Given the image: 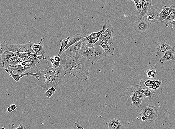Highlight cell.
Listing matches in <instances>:
<instances>
[{"label":"cell","mask_w":175,"mask_h":129,"mask_svg":"<svg viewBox=\"0 0 175 129\" xmlns=\"http://www.w3.org/2000/svg\"><path fill=\"white\" fill-rule=\"evenodd\" d=\"M60 56L61 59L60 67L81 81L88 79L92 65L89 59L79 53H74L69 48Z\"/></svg>","instance_id":"cell-1"},{"label":"cell","mask_w":175,"mask_h":129,"mask_svg":"<svg viewBox=\"0 0 175 129\" xmlns=\"http://www.w3.org/2000/svg\"><path fill=\"white\" fill-rule=\"evenodd\" d=\"M38 73L40 75L37 84L47 90L56 86L59 81L68 73L60 67L55 68L50 66L44 71L40 70Z\"/></svg>","instance_id":"cell-2"},{"label":"cell","mask_w":175,"mask_h":129,"mask_svg":"<svg viewBox=\"0 0 175 129\" xmlns=\"http://www.w3.org/2000/svg\"><path fill=\"white\" fill-rule=\"evenodd\" d=\"M104 25L107 27V29L101 34L99 40L107 42L109 45H112L113 39L114 27L109 22V20L104 21Z\"/></svg>","instance_id":"cell-3"},{"label":"cell","mask_w":175,"mask_h":129,"mask_svg":"<svg viewBox=\"0 0 175 129\" xmlns=\"http://www.w3.org/2000/svg\"><path fill=\"white\" fill-rule=\"evenodd\" d=\"M145 116L146 122H152L156 120L158 116V111L156 107L153 105L143 107L140 114V116Z\"/></svg>","instance_id":"cell-4"},{"label":"cell","mask_w":175,"mask_h":129,"mask_svg":"<svg viewBox=\"0 0 175 129\" xmlns=\"http://www.w3.org/2000/svg\"><path fill=\"white\" fill-rule=\"evenodd\" d=\"M33 43L30 42L29 43L25 44H16V45H7V52L12 51L20 52V53H27L37 54L32 49V46Z\"/></svg>","instance_id":"cell-5"},{"label":"cell","mask_w":175,"mask_h":129,"mask_svg":"<svg viewBox=\"0 0 175 129\" xmlns=\"http://www.w3.org/2000/svg\"><path fill=\"white\" fill-rule=\"evenodd\" d=\"M107 29V27L105 25L103 26L102 30L99 32H92L90 35L86 36L83 39V43L86 44L89 47H93L95 46L96 42L99 40L100 37L103 32Z\"/></svg>","instance_id":"cell-6"},{"label":"cell","mask_w":175,"mask_h":129,"mask_svg":"<svg viewBox=\"0 0 175 129\" xmlns=\"http://www.w3.org/2000/svg\"><path fill=\"white\" fill-rule=\"evenodd\" d=\"M151 24L143 18H139L136 19L134 23V30L137 33L141 35L149 28Z\"/></svg>","instance_id":"cell-7"},{"label":"cell","mask_w":175,"mask_h":129,"mask_svg":"<svg viewBox=\"0 0 175 129\" xmlns=\"http://www.w3.org/2000/svg\"><path fill=\"white\" fill-rule=\"evenodd\" d=\"M105 52L102 47L99 45H95L94 46V51L89 59L91 64L93 65L104 57H106Z\"/></svg>","instance_id":"cell-8"},{"label":"cell","mask_w":175,"mask_h":129,"mask_svg":"<svg viewBox=\"0 0 175 129\" xmlns=\"http://www.w3.org/2000/svg\"><path fill=\"white\" fill-rule=\"evenodd\" d=\"M159 14L158 11L153 6L145 14L143 19L152 24L158 22Z\"/></svg>","instance_id":"cell-9"},{"label":"cell","mask_w":175,"mask_h":129,"mask_svg":"<svg viewBox=\"0 0 175 129\" xmlns=\"http://www.w3.org/2000/svg\"><path fill=\"white\" fill-rule=\"evenodd\" d=\"M5 70L6 72L8 73V75H9V76H10L13 79L17 81V82H19L21 78H22L26 76H34V77H35L36 78V79L38 80L39 75H40L39 73H31L30 71L23 73V74L22 75H16L13 73L12 70L9 67L7 68V69H5Z\"/></svg>","instance_id":"cell-10"},{"label":"cell","mask_w":175,"mask_h":129,"mask_svg":"<svg viewBox=\"0 0 175 129\" xmlns=\"http://www.w3.org/2000/svg\"><path fill=\"white\" fill-rule=\"evenodd\" d=\"M172 50V46L166 42H162L157 46L155 49V55L157 56L162 57L167 50Z\"/></svg>","instance_id":"cell-11"},{"label":"cell","mask_w":175,"mask_h":129,"mask_svg":"<svg viewBox=\"0 0 175 129\" xmlns=\"http://www.w3.org/2000/svg\"><path fill=\"white\" fill-rule=\"evenodd\" d=\"M43 40L44 38H42L40 41H37L33 42L32 46V49L35 53L42 56H44L45 53L43 43H42Z\"/></svg>","instance_id":"cell-12"},{"label":"cell","mask_w":175,"mask_h":129,"mask_svg":"<svg viewBox=\"0 0 175 129\" xmlns=\"http://www.w3.org/2000/svg\"><path fill=\"white\" fill-rule=\"evenodd\" d=\"M94 51V47H91V48L89 47L83 42L81 50L78 53L85 58L89 59L90 57L92 55Z\"/></svg>","instance_id":"cell-13"},{"label":"cell","mask_w":175,"mask_h":129,"mask_svg":"<svg viewBox=\"0 0 175 129\" xmlns=\"http://www.w3.org/2000/svg\"><path fill=\"white\" fill-rule=\"evenodd\" d=\"M95 45H99L102 47L104 51L105 52L106 55H111V56H113L114 55L115 48L111 46L107 42L99 40L96 42Z\"/></svg>","instance_id":"cell-14"},{"label":"cell","mask_w":175,"mask_h":129,"mask_svg":"<svg viewBox=\"0 0 175 129\" xmlns=\"http://www.w3.org/2000/svg\"><path fill=\"white\" fill-rule=\"evenodd\" d=\"M127 104L135 108L139 107L143 99L134 97L129 93H127Z\"/></svg>","instance_id":"cell-15"},{"label":"cell","mask_w":175,"mask_h":129,"mask_svg":"<svg viewBox=\"0 0 175 129\" xmlns=\"http://www.w3.org/2000/svg\"><path fill=\"white\" fill-rule=\"evenodd\" d=\"M163 10L159 14V19L158 22H161L166 19L172 11L175 10V5L171 6L169 7H167L164 5H162Z\"/></svg>","instance_id":"cell-16"},{"label":"cell","mask_w":175,"mask_h":129,"mask_svg":"<svg viewBox=\"0 0 175 129\" xmlns=\"http://www.w3.org/2000/svg\"><path fill=\"white\" fill-rule=\"evenodd\" d=\"M108 129H122V122L120 120L112 118L106 122Z\"/></svg>","instance_id":"cell-17"},{"label":"cell","mask_w":175,"mask_h":129,"mask_svg":"<svg viewBox=\"0 0 175 129\" xmlns=\"http://www.w3.org/2000/svg\"><path fill=\"white\" fill-rule=\"evenodd\" d=\"M139 84L141 86L142 89L139 90L142 93L144 94L145 97H153L155 95V93L153 92L151 90L149 89L145 85L144 80L141 79L139 82Z\"/></svg>","instance_id":"cell-18"},{"label":"cell","mask_w":175,"mask_h":129,"mask_svg":"<svg viewBox=\"0 0 175 129\" xmlns=\"http://www.w3.org/2000/svg\"><path fill=\"white\" fill-rule=\"evenodd\" d=\"M86 36L83 35L82 34H76V35L74 36L71 39V40H70L67 45V46L65 47L64 49L63 50V52H62V53L60 55H61L63 52L65 51V50H66L67 49L69 48L70 46H71L72 45H73L74 44L76 43L77 42L79 41L80 40H82Z\"/></svg>","instance_id":"cell-19"},{"label":"cell","mask_w":175,"mask_h":129,"mask_svg":"<svg viewBox=\"0 0 175 129\" xmlns=\"http://www.w3.org/2000/svg\"><path fill=\"white\" fill-rule=\"evenodd\" d=\"M175 51L173 50H170L167 51L164 55L161 57L160 60L161 63H164L169 60H174V55Z\"/></svg>","instance_id":"cell-20"},{"label":"cell","mask_w":175,"mask_h":129,"mask_svg":"<svg viewBox=\"0 0 175 129\" xmlns=\"http://www.w3.org/2000/svg\"><path fill=\"white\" fill-rule=\"evenodd\" d=\"M9 68H10L12 70L13 73L16 75H22L27 71L26 66H23L21 64H18L14 66H11Z\"/></svg>","instance_id":"cell-21"},{"label":"cell","mask_w":175,"mask_h":129,"mask_svg":"<svg viewBox=\"0 0 175 129\" xmlns=\"http://www.w3.org/2000/svg\"><path fill=\"white\" fill-rule=\"evenodd\" d=\"M152 0H146L142 8V13L141 16H139V18H143L144 16L146 13L153 7L152 5Z\"/></svg>","instance_id":"cell-22"},{"label":"cell","mask_w":175,"mask_h":129,"mask_svg":"<svg viewBox=\"0 0 175 129\" xmlns=\"http://www.w3.org/2000/svg\"><path fill=\"white\" fill-rule=\"evenodd\" d=\"M16 56V53L15 52L5 51L3 52V53L1 55V64H2L5 61L9 59Z\"/></svg>","instance_id":"cell-23"},{"label":"cell","mask_w":175,"mask_h":129,"mask_svg":"<svg viewBox=\"0 0 175 129\" xmlns=\"http://www.w3.org/2000/svg\"><path fill=\"white\" fill-rule=\"evenodd\" d=\"M17 64L18 63L16 61L15 56H14L6 60L1 65L2 67L5 69H7L10 66H14Z\"/></svg>","instance_id":"cell-24"},{"label":"cell","mask_w":175,"mask_h":129,"mask_svg":"<svg viewBox=\"0 0 175 129\" xmlns=\"http://www.w3.org/2000/svg\"><path fill=\"white\" fill-rule=\"evenodd\" d=\"M145 76L146 77L148 78L155 79L157 76V73L156 69L154 66H151L150 67L148 70H147L145 73Z\"/></svg>","instance_id":"cell-25"},{"label":"cell","mask_w":175,"mask_h":129,"mask_svg":"<svg viewBox=\"0 0 175 129\" xmlns=\"http://www.w3.org/2000/svg\"><path fill=\"white\" fill-rule=\"evenodd\" d=\"M162 84L161 80L160 79L157 80H152L150 81L149 89L152 91H154L158 89Z\"/></svg>","instance_id":"cell-26"},{"label":"cell","mask_w":175,"mask_h":129,"mask_svg":"<svg viewBox=\"0 0 175 129\" xmlns=\"http://www.w3.org/2000/svg\"><path fill=\"white\" fill-rule=\"evenodd\" d=\"M83 42L82 40H80L76 43L70 46L69 49L71 52L75 53H78L81 50Z\"/></svg>","instance_id":"cell-27"},{"label":"cell","mask_w":175,"mask_h":129,"mask_svg":"<svg viewBox=\"0 0 175 129\" xmlns=\"http://www.w3.org/2000/svg\"><path fill=\"white\" fill-rule=\"evenodd\" d=\"M70 38H71V37L68 36L67 38H65L64 40H60V42L61 43V47H60V51L59 52L58 55H57L58 56H60L62 52L67 45L69 40Z\"/></svg>","instance_id":"cell-28"},{"label":"cell","mask_w":175,"mask_h":129,"mask_svg":"<svg viewBox=\"0 0 175 129\" xmlns=\"http://www.w3.org/2000/svg\"><path fill=\"white\" fill-rule=\"evenodd\" d=\"M175 21V10L172 11L166 19L161 22L166 25L169 22H173V21Z\"/></svg>","instance_id":"cell-29"},{"label":"cell","mask_w":175,"mask_h":129,"mask_svg":"<svg viewBox=\"0 0 175 129\" xmlns=\"http://www.w3.org/2000/svg\"><path fill=\"white\" fill-rule=\"evenodd\" d=\"M40 60L30 59L29 61L27 62V65L26 66V69L27 71L30 70L31 68L34 66L37 63H40Z\"/></svg>","instance_id":"cell-30"},{"label":"cell","mask_w":175,"mask_h":129,"mask_svg":"<svg viewBox=\"0 0 175 129\" xmlns=\"http://www.w3.org/2000/svg\"><path fill=\"white\" fill-rule=\"evenodd\" d=\"M133 1L136 7L139 14V16H141L143 8L141 1L140 0H133Z\"/></svg>","instance_id":"cell-31"},{"label":"cell","mask_w":175,"mask_h":129,"mask_svg":"<svg viewBox=\"0 0 175 129\" xmlns=\"http://www.w3.org/2000/svg\"><path fill=\"white\" fill-rule=\"evenodd\" d=\"M28 57L30 59H34L39 60L40 59L46 60V59L45 56H42V55L37 54L30 53Z\"/></svg>","instance_id":"cell-32"},{"label":"cell","mask_w":175,"mask_h":129,"mask_svg":"<svg viewBox=\"0 0 175 129\" xmlns=\"http://www.w3.org/2000/svg\"><path fill=\"white\" fill-rule=\"evenodd\" d=\"M57 91L56 89L53 87H50L48 90H47L46 92H45L46 95L48 98L51 97Z\"/></svg>","instance_id":"cell-33"},{"label":"cell","mask_w":175,"mask_h":129,"mask_svg":"<svg viewBox=\"0 0 175 129\" xmlns=\"http://www.w3.org/2000/svg\"><path fill=\"white\" fill-rule=\"evenodd\" d=\"M0 48L1 49V52H0V54H1V55L2 54L3 52L5 51L7 52L8 46L7 44H6V42L5 41L1 44Z\"/></svg>","instance_id":"cell-34"},{"label":"cell","mask_w":175,"mask_h":129,"mask_svg":"<svg viewBox=\"0 0 175 129\" xmlns=\"http://www.w3.org/2000/svg\"><path fill=\"white\" fill-rule=\"evenodd\" d=\"M50 61L52 65V66L54 68H57L60 67V63L56 61L53 58L51 57L50 59Z\"/></svg>","instance_id":"cell-35"},{"label":"cell","mask_w":175,"mask_h":129,"mask_svg":"<svg viewBox=\"0 0 175 129\" xmlns=\"http://www.w3.org/2000/svg\"><path fill=\"white\" fill-rule=\"evenodd\" d=\"M15 59L17 63L19 64H21L22 63V62L23 61V60L22 58L19 56H16Z\"/></svg>","instance_id":"cell-36"},{"label":"cell","mask_w":175,"mask_h":129,"mask_svg":"<svg viewBox=\"0 0 175 129\" xmlns=\"http://www.w3.org/2000/svg\"><path fill=\"white\" fill-rule=\"evenodd\" d=\"M152 79H149L147 80L146 81H144V84L145 85L146 87H147L149 89V85H150V81H151Z\"/></svg>","instance_id":"cell-37"},{"label":"cell","mask_w":175,"mask_h":129,"mask_svg":"<svg viewBox=\"0 0 175 129\" xmlns=\"http://www.w3.org/2000/svg\"><path fill=\"white\" fill-rule=\"evenodd\" d=\"M74 125L75 127H77V128H78V129H84L81 125L78 123L77 122H75Z\"/></svg>","instance_id":"cell-38"},{"label":"cell","mask_w":175,"mask_h":129,"mask_svg":"<svg viewBox=\"0 0 175 129\" xmlns=\"http://www.w3.org/2000/svg\"><path fill=\"white\" fill-rule=\"evenodd\" d=\"M53 58L56 61L59 62V63H60V60H61V59H60V57L58 56V55L55 56Z\"/></svg>","instance_id":"cell-39"},{"label":"cell","mask_w":175,"mask_h":129,"mask_svg":"<svg viewBox=\"0 0 175 129\" xmlns=\"http://www.w3.org/2000/svg\"><path fill=\"white\" fill-rule=\"evenodd\" d=\"M169 24H171V25H172V28H175V21L169 22L168 24H166V25Z\"/></svg>","instance_id":"cell-40"},{"label":"cell","mask_w":175,"mask_h":129,"mask_svg":"<svg viewBox=\"0 0 175 129\" xmlns=\"http://www.w3.org/2000/svg\"><path fill=\"white\" fill-rule=\"evenodd\" d=\"M10 107L11 108L13 111L15 110L17 108V106H16L15 104H11Z\"/></svg>","instance_id":"cell-41"},{"label":"cell","mask_w":175,"mask_h":129,"mask_svg":"<svg viewBox=\"0 0 175 129\" xmlns=\"http://www.w3.org/2000/svg\"><path fill=\"white\" fill-rule=\"evenodd\" d=\"M22 58L23 60V61L26 62H28L30 60V59L29 58V57L28 56L23 57H22Z\"/></svg>","instance_id":"cell-42"},{"label":"cell","mask_w":175,"mask_h":129,"mask_svg":"<svg viewBox=\"0 0 175 129\" xmlns=\"http://www.w3.org/2000/svg\"><path fill=\"white\" fill-rule=\"evenodd\" d=\"M140 120L146 122V118L145 116H142L140 117Z\"/></svg>","instance_id":"cell-43"},{"label":"cell","mask_w":175,"mask_h":129,"mask_svg":"<svg viewBox=\"0 0 175 129\" xmlns=\"http://www.w3.org/2000/svg\"><path fill=\"white\" fill-rule=\"evenodd\" d=\"M7 111L9 113H11L13 111V110L10 107H9L8 108Z\"/></svg>","instance_id":"cell-44"},{"label":"cell","mask_w":175,"mask_h":129,"mask_svg":"<svg viewBox=\"0 0 175 129\" xmlns=\"http://www.w3.org/2000/svg\"><path fill=\"white\" fill-rule=\"evenodd\" d=\"M21 64H22L23 66H26V65H27V62L23 61L22 62V63H21Z\"/></svg>","instance_id":"cell-45"},{"label":"cell","mask_w":175,"mask_h":129,"mask_svg":"<svg viewBox=\"0 0 175 129\" xmlns=\"http://www.w3.org/2000/svg\"><path fill=\"white\" fill-rule=\"evenodd\" d=\"M23 126V125L20 124L19 126V127L15 129H22Z\"/></svg>","instance_id":"cell-46"},{"label":"cell","mask_w":175,"mask_h":129,"mask_svg":"<svg viewBox=\"0 0 175 129\" xmlns=\"http://www.w3.org/2000/svg\"><path fill=\"white\" fill-rule=\"evenodd\" d=\"M146 1V0H141V3L142 4V6H143L144 4Z\"/></svg>","instance_id":"cell-47"},{"label":"cell","mask_w":175,"mask_h":129,"mask_svg":"<svg viewBox=\"0 0 175 129\" xmlns=\"http://www.w3.org/2000/svg\"><path fill=\"white\" fill-rule=\"evenodd\" d=\"M172 50H174L175 51V45L172 46Z\"/></svg>","instance_id":"cell-48"},{"label":"cell","mask_w":175,"mask_h":129,"mask_svg":"<svg viewBox=\"0 0 175 129\" xmlns=\"http://www.w3.org/2000/svg\"><path fill=\"white\" fill-rule=\"evenodd\" d=\"M22 129H26V127H25V126H24V125H23V126Z\"/></svg>","instance_id":"cell-49"},{"label":"cell","mask_w":175,"mask_h":129,"mask_svg":"<svg viewBox=\"0 0 175 129\" xmlns=\"http://www.w3.org/2000/svg\"><path fill=\"white\" fill-rule=\"evenodd\" d=\"M77 129L76 128H73L70 129Z\"/></svg>","instance_id":"cell-50"},{"label":"cell","mask_w":175,"mask_h":129,"mask_svg":"<svg viewBox=\"0 0 175 129\" xmlns=\"http://www.w3.org/2000/svg\"><path fill=\"white\" fill-rule=\"evenodd\" d=\"M140 1H141V0H140Z\"/></svg>","instance_id":"cell-51"}]
</instances>
